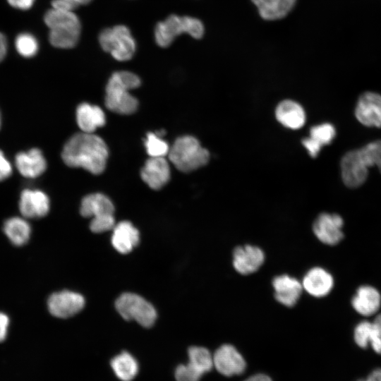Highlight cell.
<instances>
[{"instance_id":"31","label":"cell","mask_w":381,"mask_h":381,"mask_svg":"<svg viewBox=\"0 0 381 381\" xmlns=\"http://www.w3.org/2000/svg\"><path fill=\"white\" fill-rule=\"evenodd\" d=\"M336 135L334 127L331 123H322L313 126L310 131V138L322 147L329 144Z\"/></svg>"},{"instance_id":"20","label":"cell","mask_w":381,"mask_h":381,"mask_svg":"<svg viewBox=\"0 0 381 381\" xmlns=\"http://www.w3.org/2000/svg\"><path fill=\"white\" fill-rule=\"evenodd\" d=\"M76 121L82 132L93 133L105 125L106 116L99 106L83 102L77 107Z\"/></svg>"},{"instance_id":"6","label":"cell","mask_w":381,"mask_h":381,"mask_svg":"<svg viewBox=\"0 0 381 381\" xmlns=\"http://www.w3.org/2000/svg\"><path fill=\"white\" fill-rule=\"evenodd\" d=\"M101 48L118 61L131 60L137 49V43L131 30L125 25L104 28L99 34Z\"/></svg>"},{"instance_id":"7","label":"cell","mask_w":381,"mask_h":381,"mask_svg":"<svg viewBox=\"0 0 381 381\" xmlns=\"http://www.w3.org/2000/svg\"><path fill=\"white\" fill-rule=\"evenodd\" d=\"M116 308L126 320H135L144 327H152L157 318L155 308L140 296L124 293L116 301Z\"/></svg>"},{"instance_id":"23","label":"cell","mask_w":381,"mask_h":381,"mask_svg":"<svg viewBox=\"0 0 381 381\" xmlns=\"http://www.w3.org/2000/svg\"><path fill=\"white\" fill-rule=\"evenodd\" d=\"M297 0H251L260 16L268 21L285 18L294 8Z\"/></svg>"},{"instance_id":"36","label":"cell","mask_w":381,"mask_h":381,"mask_svg":"<svg viewBox=\"0 0 381 381\" xmlns=\"http://www.w3.org/2000/svg\"><path fill=\"white\" fill-rule=\"evenodd\" d=\"M13 173V166L0 150V182L8 179Z\"/></svg>"},{"instance_id":"21","label":"cell","mask_w":381,"mask_h":381,"mask_svg":"<svg viewBox=\"0 0 381 381\" xmlns=\"http://www.w3.org/2000/svg\"><path fill=\"white\" fill-rule=\"evenodd\" d=\"M80 212L83 217L97 219L114 215V206L105 195L99 193H92L83 198Z\"/></svg>"},{"instance_id":"9","label":"cell","mask_w":381,"mask_h":381,"mask_svg":"<svg viewBox=\"0 0 381 381\" xmlns=\"http://www.w3.org/2000/svg\"><path fill=\"white\" fill-rule=\"evenodd\" d=\"M85 306V299L80 294L61 291L52 294L47 301L50 313L59 318H67L80 312Z\"/></svg>"},{"instance_id":"14","label":"cell","mask_w":381,"mask_h":381,"mask_svg":"<svg viewBox=\"0 0 381 381\" xmlns=\"http://www.w3.org/2000/svg\"><path fill=\"white\" fill-rule=\"evenodd\" d=\"M14 164L19 174L26 179L39 177L47 167L42 152L36 147L17 153Z\"/></svg>"},{"instance_id":"25","label":"cell","mask_w":381,"mask_h":381,"mask_svg":"<svg viewBox=\"0 0 381 381\" xmlns=\"http://www.w3.org/2000/svg\"><path fill=\"white\" fill-rule=\"evenodd\" d=\"M4 232L12 244L22 246L28 243L31 235V226L28 219L12 217L4 223Z\"/></svg>"},{"instance_id":"1","label":"cell","mask_w":381,"mask_h":381,"mask_svg":"<svg viewBox=\"0 0 381 381\" xmlns=\"http://www.w3.org/2000/svg\"><path fill=\"white\" fill-rule=\"evenodd\" d=\"M108 157V147L102 138L82 131L72 135L61 151L67 166L80 167L95 175L104 171Z\"/></svg>"},{"instance_id":"17","label":"cell","mask_w":381,"mask_h":381,"mask_svg":"<svg viewBox=\"0 0 381 381\" xmlns=\"http://www.w3.org/2000/svg\"><path fill=\"white\" fill-rule=\"evenodd\" d=\"M302 286L312 296L321 298L329 294L334 286V279L324 268L315 267L304 275Z\"/></svg>"},{"instance_id":"19","label":"cell","mask_w":381,"mask_h":381,"mask_svg":"<svg viewBox=\"0 0 381 381\" xmlns=\"http://www.w3.org/2000/svg\"><path fill=\"white\" fill-rule=\"evenodd\" d=\"M353 308L363 316H371L381 306V295L378 290L370 285L359 286L351 299Z\"/></svg>"},{"instance_id":"12","label":"cell","mask_w":381,"mask_h":381,"mask_svg":"<svg viewBox=\"0 0 381 381\" xmlns=\"http://www.w3.org/2000/svg\"><path fill=\"white\" fill-rule=\"evenodd\" d=\"M213 365L225 376L243 373L246 363L242 355L231 344H223L213 354Z\"/></svg>"},{"instance_id":"29","label":"cell","mask_w":381,"mask_h":381,"mask_svg":"<svg viewBox=\"0 0 381 381\" xmlns=\"http://www.w3.org/2000/svg\"><path fill=\"white\" fill-rule=\"evenodd\" d=\"M144 144L150 157H164L170 150L168 143L155 133H147Z\"/></svg>"},{"instance_id":"8","label":"cell","mask_w":381,"mask_h":381,"mask_svg":"<svg viewBox=\"0 0 381 381\" xmlns=\"http://www.w3.org/2000/svg\"><path fill=\"white\" fill-rule=\"evenodd\" d=\"M343 226L344 220L340 215L324 212L315 219L313 230L320 241L329 246H334L344 238Z\"/></svg>"},{"instance_id":"30","label":"cell","mask_w":381,"mask_h":381,"mask_svg":"<svg viewBox=\"0 0 381 381\" xmlns=\"http://www.w3.org/2000/svg\"><path fill=\"white\" fill-rule=\"evenodd\" d=\"M359 151L368 167L376 165L381 172V140L368 143Z\"/></svg>"},{"instance_id":"44","label":"cell","mask_w":381,"mask_h":381,"mask_svg":"<svg viewBox=\"0 0 381 381\" xmlns=\"http://www.w3.org/2000/svg\"><path fill=\"white\" fill-rule=\"evenodd\" d=\"M77 7L80 6L87 5L90 4L92 0H69Z\"/></svg>"},{"instance_id":"38","label":"cell","mask_w":381,"mask_h":381,"mask_svg":"<svg viewBox=\"0 0 381 381\" xmlns=\"http://www.w3.org/2000/svg\"><path fill=\"white\" fill-rule=\"evenodd\" d=\"M51 7L53 8L74 11L78 7L69 0H52Z\"/></svg>"},{"instance_id":"37","label":"cell","mask_w":381,"mask_h":381,"mask_svg":"<svg viewBox=\"0 0 381 381\" xmlns=\"http://www.w3.org/2000/svg\"><path fill=\"white\" fill-rule=\"evenodd\" d=\"M303 146L307 150L308 154L312 157H315L318 155L322 146L311 138H306L302 140Z\"/></svg>"},{"instance_id":"45","label":"cell","mask_w":381,"mask_h":381,"mask_svg":"<svg viewBox=\"0 0 381 381\" xmlns=\"http://www.w3.org/2000/svg\"><path fill=\"white\" fill-rule=\"evenodd\" d=\"M1 115L0 112V128H1Z\"/></svg>"},{"instance_id":"32","label":"cell","mask_w":381,"mask_h":381,"mask_svg":"<svg viewBox=\"0 0 381 381\" xmlns=\"http://www.w3.org/2000/svg\"><path fill=\"white\" fill-rule=\"evenodd\" d=\"M371 330L372 322L367 320L362 321L356 326L353 338L359 347L365 349L370 344Z\"/></svg>"},{"instance_id":"2","label":"cell","mask_w":381,"mask_h":381,"mask_svg":"<svg viewBox=\"0 0 381 381\" xmlns=\"http://www.w3.org/2000/svg\"><path fill=\"white\" fill-rule=\"evenodd\" d=\"M140 78L128 71H119L111 74L105 88V105L114 113L129 115L138 107V99L129 91L138 87Z\"/></svg>"},{"instance_id":"33","label":"cell","mask_w":381,"mask_h":381,"mask_svg":"<svg viewBox=\"0 0 381 381\" xmlns=\"http://www.w3.org/2000/svg\"><path fill=\"white\" fill-rule=\"evenodd\" d=\"M176 381H200L202 376L188 363L179 365L174 371Z\"/></svg>"},{"instance_id":"15","label":"cell","mask_w":381,"mask_h":381,"mask_svg":"<svg viewBox=\"0 0 381 381\" xmlns=\"http://www.w3.org/2000/svg\"><path fill=\"white\" fill-rule=\"evenodd\" d=\"M264 260L263 251L255 246H238L233 253V266L236 272L243 275L256 272Z\"/></svg>"},{"instance_id":"34","label":"cell","mask_w":381,"mask_h":381,"mask_svg":"<svg viewBox=\"0 0 381 381\" xmlns=\"http://www.w3.org/2000/svg\"><path fill=\"white\" fill-rule=\"evenodd\" d=\"M370 345L377 353H381V313L372 322Z\"/></svg>"},{"instance_id":"11","label":"cell","mask_w":381,"mask_h":381,"mask_svg":"<svg viewBox=\"0 0 381 381\" xmlns=\"http://www.w3.org/2000/svg\"><path fill=\"white\" fill-rule=\"evenodd\" d=\"M19 211L26 219H38L46 216L50 208L48 195L38 189L25 188L19 199Z\"/></svg>"},{"instance_id":"26","label":"cell","mask_w":381,"mask_h":381,"mask_svg":"<svg viewBox=\"0 0 381 381\" xmlns=\"http://www.w3.org/2000/svg\"><path fill=\"white\" fill-rule=\"evenodd\" d=\"M110 365L115 376L121 381H132L139 372L136 358L128 351H122L111 358Z\"/></svg>"},{"instance_id":"46","label":"cell","mask_w":381,"mask_h":381,"mask_svg":"<svg viewBox=\"0 0 381 381\" xmlns=\"http://www.w3.org/2000/svg\"><path fill=\"white\" fill-rule=\"evenodd\" d=\"M358 381H366L365 380H359Z\"/></svg>"},{"instance_id":"18","label":"cell","mask_w":381,"mask_h":381,"mask_svg":"<svg viewBox=\"0 0 381 381\" xmlns=\"http://www.w3.org/2000/svg\"><path fill=\"white\" fill-rule=\"evenodd\" d=\"M272 286L276 300L287 307H292L297 303L303 289L302 283L287 274L275 277Z\"/></svg>"},{"instance_id":"39","label":"cell","mask_w":381,"mask_h":381,"mask_svg":"<svg viewBox=\"0 0 381 381\" xmlns=\"http://www.w3.org/2000/svg\"><path fill=\"white\" fill-rule=\"evenodd\" d=\"M8 4L13 8L26 11L34 5L36 0H6Z\"/></svg>"},{"instance_id":"3","label":"cell","mask_w":381,"mask_h":381,"mask_svg":"<svg viewBox=\"0 0 381 381\" xmlns=\"http://www.w3.org/2000/svg\"><path fill=\"white\" fill-rule=\"evenodd\" d=\"M44 22L49 28V42L54 47L68 49L78 43L82 25L74 11L51 7L44 15Z\"/></svg>"},{"instance_id":"40","label":"cell","mask_w":381,"mask_h":381,"mask_svg":"<svg viewBox=\"0 0 381 381\" xmlns=\"http://www.w3.org/2000/svg\"><path fill=\"white\" fill-rule=\"evenodd\" d=\"M9 322L8 315L0 312V342L3 341L7 336Z\"/></svg>"},{"instance_id":"28","label":"cell","mask_w":381,"mask_h":381,"mask_svg":"<svg viewBox=\"0 0 381 381\" xmlns=\"http://www.w3.org/2000/svg\"><path fill=\"white\" fill-rule=\"evenodd\" d=\"M39 42L36 37L29 32L19 33L15 39L17 52L24 58H32L39 51Z\"/></svg>"},{"instance_id":"41","label":"cell","mask_w":381,"mask_h":381,"mask_svg":"<svg viewBox=\"0 0 381 381\" xmlns=\"http://www.w3.org/2000/svg\"><path fill=\"white\" fill-rule=\"evenodd\" d=\"M8 52V41L4 33L0 32V63L4 59Z\"/></svg>"},{"instance_id":"27","label":"cell","mask_w":381,"mask_h":381,"mask_svg":"<svg viewBox=\"0 0 381 381\" xmlns=\"http://www.w3.org/2000/svg\"><path fill=\"white\" fill-rule=\"evenodd\" d=\"M188 363L202 375L212 369L213 356L208 349L202 346H190L188 351Z\"/></svg>"},{"instance_id":"10","label":"cell","mask_w":381,"mask_h":381,"mask_svg":"<svg viewBox=\"0 0 381 381\" xmlns=\"http://www.w3.org/2000/svg\"><path fill=\"white\" fill-rule=\"evenodd\" d=\"M359 150L346 152L341 161V177L344 184L349 188L361 186L368 176V169Z\"/></svg>"},{"instance_id":"35","label":"cell","mask_w":381,"mask_h":381,"mask_svg":"<svg viewBox=\"0 0 381 381\" xmlns=\"http://www.w3.org/2000/svg\"><path fill=\"white\" fill-rule=\"evenodd\" d=\"M114 226L115 219L114 215L92 219L90 224L91 231L95 233H102L113 229Z\"/></svg>"},{"instance_id":"16","label":"cell","mask_w":381,"mask_h":381,"mask_svg":"<svg viewBox=\"0 0 381 381\" xmlns=\"http://www.w3.org/2000/svg\"><path fill=\"white\" fill-rule=\"evenodd\" d=\"M170 176V167L164 157H150L140 171L142 180L153 190L163 188Z\"/></svg>"},{"instance_id":"4","label":"cell","mask_w":381,"mask_h":381,"mask_svg":"<svg viewBox=\"0 0 381 381\" xmlns=\"http://www.w3.org/2000/svg\"><path fill=\"white\" fill-rule=\"evenodd\" d=\"M182 34L201 39L205 34V25L198 18L171 14L158 22L154 29L155 41L162 48L169 47Z\"/></svg>"},{"instance_id":"43","label":"cell","mask_w":381,"mask_h":381,"mask_svg":"<svg viewBox=\"0 0 381 381\" xmlns=\"http://www.w3.org/2000/svg\"><path fill=\"white\" fill-rule=\"evenodd\" d=\"M245 381H272V380L265 374H256L248 377Z\"/></svg>"},{"instance_id":"5","label":"cell","mask_w":381,"mask_h":381,"mask_svg":"<svg viewBox=\"0 0 381 381\" xmlns=\"http://www.w3.org/2000/svg\"><path fill=\"white\" fill-rule=\"evenodd\" d=\"M169 161L182 172H190L207 164L210 153L190 135L178 138L170 147Z\"/></svg>"},{"instance_id":"22","label":"cell","mask_w":381,"mask_h":381,"mask_svg":"<svg viewBox=\"0 0 381 381\" xmlns=\"http://www.w3.org/2000/svg\"><path fill=\"white\" fill-rule=\"evenodd\" d=\"M139 238V231L130 222H121L113 228L111 243L120 253H130L138 245Z\"/></svg>"},{"instance_id":"13","label":"cell","mask_w":381,"mask_h":381,"mask_svg":"<svg viewBox=\"0 0 381 381\" xmlns=\"http://www.w3.org/2000/svg\"><path fill=\"white\" fill-rule=\"evenodd\" d=\"M355 116L364 126L381 128V95L373 92L362 94L356 106Z\"/></svg>"},{"instance_id":"24","label":"cell","mask_w":381,"mask_h":381,"mask_svg":"<svg viewBox=\"0 0 381 381\" xmlns=\"http://www.w3.org/2000/svg\"><path fill=\"white\" fill-rule=\"evenodd\" d=\"M276 118L284 126L291 129H298L306 122V114L303 107L292 100H284L277 107Z\"/></svg>"},{"instance_id":"42","label":"cell","mask_w":381,"mask_h":381,"mask_svg":"<svg viewBox=\"0 0 381 381\" xmlns=\"http://www.w3.org/2000/svg\"><path fill=\"white\" fill-rule=\"evenodd\" d=\"M366 381H381V368L374 370L368 375Z\"/></svg>"}]
</instances>
